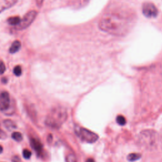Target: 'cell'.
<instances>
[{
  "label": "cell",
  "mask_w": 162,
  "mask_h": 162,
  "mask_svg": "<svg viewBox=\"0 0 162 162\" xmlns=\"http://www.w3.org/2000/svg\"><path fill=\"white\" fill-rule=\"evenodd\" d=\"M133 24V18L124 13L110 12L105 13L99 22V28L102 31L115 36L127 34Z\"/></svg>",
  "instance_id": "obj_1"
},
{
  "label": "cell",
  "mask_w": 162,
  "mask_h": 162,
  "mask_svg": "<svg viewBox=\"0 0 162 162\" xmlns=\"http://www.w3.org/2000/svg\"><path fill=\"white\" fill-rule=\"evenodd\" d=\"M68 117L66 109L64 107L57 106L50 111L46 117V126L53 129H59L65 122Z\"/></svg>",
  "instance_id": "obj_2"
},
{
  "label": "cell",
  "mask_w": 162,
  "mask_h": 162,
  "mask_svg": "<svg viewBox=\"0 0 162 162\" xmlns=\"http://www.w3.org/2000/svg\"><path fill=\"white\" fill-rule=\"evenodd\" d=\"M139 141L146 148H153L159 143V137L155 131L144 130L140 134Z\"/></svg>",
  "instance_id": "obj_3"
},
{
  "label": "cell",
  "mask_w": 162,
  "mask_h": 162,
  "mask_svg": "<svg viewBox=\"0 0 162 162\" xmlns=\"http://www.w3.org/2000/svg\"><path fill=\"white\" fill-rule=\"evenodd\" d=\"M75 133L81 140L84 142L89 143H95L98 140V136L92 131L82 128L79 126H77L75 129Z\"/></svg>",
  "instance_id": "obj_4"
},
{
  "label": "cell",
  "mask_w": 162,
  "mask_h": 162,
  "mask_svg": "<svg viewBox=\"0 0 162 162\" xmlns=\"http://www.w3.org/2000/svg\"><path fill=\"white\" fill-rule=\"evenodd\" d=\"M37 15V12L36 10H31L27 12L24 15V17L20 20L19 24L15 27H16V29L22 30L29 27L34 21Z\"/></svg>",
  "instance_id": "obj_5"
},
{
  "label": "cell",
  "mask_w": 162,
  "mask_h": 162,
  "mask_svg": "<svg viewBox=\"0 0 162 162\" xmlns=\"http://www.w3.org/2000/svg\"><path fill=\"white\" fill-rule=\"evenodd\" d=\"M143 13L146 17L153 19L157 17L158 10L156 6L151 3H145L142 8Z\"/></svg>",
  "instance_id": "obj_6"
},
{
  "label": "cell",
  "mask_w": 162,
  "mask_h": 162,
  "mask_svg": "<svg viewBox=\"0 0 162 162\" xmlns=\"http://www.w3.org/2000/svg\"><path fill=\"white\" fill-rule=\"evenodd\" d=\"M10 105V95L6 91L0 93V112H4L9 109Z\"/></svg>",
  "instance_id": "obj_7"
},
{
  "label": "cell",
  "mask_w": 162,
  "mask_h": 162,
  "mask_svg": "<svg viewBox=\"0 0 162 162\" xmlns=\"http://www.w3.org/2000/svg\"><path fill=\"white\" fill-rule=\"evenodd\" d=\"M16 2L17 0H0V13L12 7Z\"/></svg>",
  "instance_id": "obj_8"
},
{
  "label": "cell",
  "mask_w": 162,
  "mask_h": 162,
  "mask_svg": "<svg viewBox=\"0 0 162 162\" xmlns=\"http://www.w3.org/2000/svg\"><path fill=\"white\" fill-rule=\"evenodd\" d=\"M30 145H31L32 148L37 152H40L43 150V146L42 143L39 140H36V139L32 138L30 140Z\"/></svg>",
  "instance_id": "obj_9"
},
{
  "label": "cell",
  "mask_w": 162,
  "mask_h": 162,
  "mask_svg": "<svg viewBox=\"0 0 162 162\" xmlns=\"http://www.w3.org/2000/svg\"><path fill=\"white\" fill-rule=\"evenodd\" d=\"M20 48H21V43L19 41L16 40V41H13V43L12 44L10 48L9 49V52L11 54L16 53L20 50Z\"/></svg>",
  "instance_id": "obj_10"
},
{
  "label": "cell",
  "mask_w": 162,
  "mask_h": 162,
  "mask_svg": "<svg viewBox=\"0 0 162 162\" xmlns=\"http://www.w3.org/2000/svg\"><path fill=\"white\" fill-rule=\"evenodd\" d=\"M3 124H4L5 127H6V129H7L9 130H12L17 128V126L14 123V122H13L11 120H9V119L4 120Z\"/></svg>",
  "instance_id": "obj_11"
},
{
  "label": "cell",
  "mask_w": 162,
  "mask_h": 162,
  "mask_svg": "<svg viewBox=\"0 0 162 162\" xmlns=\"http://www.w3.org/2000/svg\"><path fill=\"white\" fill-rule=\"evenodd\" d=\"M20 20L21 19L19 17H10L9 19H8L7 22L11 26H17L19 24Z\"/></svg>",
  "instance_id": "obj_12"
},
{
  "label": "cell",
  "mask_w": 162,
  "mask_h": 162,
  "mask_svg": "<svg viewBox=\"0 0 162 162\" xmlns=\"http://www.w3.org/2000/svg\"><path fill=\"white\" fill-rule=\"evenodd\" d=\"M141 155L139 153H130L127 157V160L130 161H134L141 158Z\"/></svg>",
  "instance_id": "obj_13"
},
{
  "label": "cell",
  "mask_w": 162,
  "mask_h": 162,
  "mask_svg": "<svg viewBox=\"0 0 162 162\" xmlns=\"http://www.w3.org/2000/svg\"><path fill=\"white\" fill-rule=\"evenodd\" d=\"M12 137L13 138V140L17 142H20L23 140L22 134L19 132H13L12 134Z\"/></svg>",
  "instance_id": "obj_14"
},
{
  "label": "cell",
  "mask_w": 162,
  "mask_h": 162,
  "mask_svg": "<svg viewBox=\"0 0 162 162\" xmlns=\"http://www.w3.org/2000/svg\"><path fill=\"white\" fill-rule=\"evenodd\" d=\"M117 122L120 126H123L126 123V119L124 117L122 116V115H119L117 117Z\"/></svg>",
  "instance_id": "obj_15"
},
{
  "label": "cell",
  "mask_w": 162,
  "mask_h": 162,
  "mask_svg": "<svg viewBox=\"0 0 162 162\" xmlns=\"http://www.w3.org/2000/svg\"><path fill=\"white\" fill-rule=\"evenodd\" d=\"M13 74L15 75H16L17 77H19L22 74V68L20 65H17L16 67H15L13 69Z\"/></svg>",
  "instance_id": "obj_16"
},
{
  "label": "cell",
  "mask_w": 162,
  "mask_h": 162,
  "mask_svg": "<svg viewBox=\"0 0 162 162\" xmlns=\"http://www.w3.org/2000/svg\"><path fill=\"white\" fill-rule=\"evenodd\" d=\"M22 155L25 159H29L30 158V157H31L32 153L30 152V151L28 149H25V150H24V151H23Z\"/></svg>",
  "instance_id": "obj_17"
},
{
  "label": "cell",
  "mask_w": 162,
  "mask_h": 162,
  "mask_svg": "<svg viewBox=\"0 0 162 162\" xmlns=\"http://www.w3.org/2000/svg\"><path fill=\"white\" fill-rule=\"evenodd\" d=\"M66 162H78V161L74 155L69 154L66 157Z\"/></svg>",
  "instance_id": "obj_18"
},
{
  "label": "cell",
  "mask_w": 162,
  "mask_h": 162,
  "mask_svg": "<svg viewBox=\"0 0 162 162\" xmlns=\"http://www.w3.org/2000/svg\"><path fill=\"white\" fill-rule=\"evenodd\" d=\"M6 71V67L2 60H0V74H3Z\"/></svg>",
  "instance_id": "obj_19"
},
{
  "label": "cell",
  "mask_w": 162,
  "mask_h": 162,
  "mask_svg": "<svg viewBox=\"0 0 162 162\" xmlns=\"http://www.w3.org/2000/svg\"><path fill=\"white\" fill-rule=\"evenodd\" d=\"M44 0H36V5L38 6V7H41L43 3H44Z\"/></svg>",
  "instance_id": "obj_20"
},
{
  "label": "cell",
  "mask_w": 162,
  "mask_h": 162,
  "mask_svg": "<svg viewBox=\"0 0 162 162\" xmlns=\"http://www.w3.org/2000/svg\"><path fill=\"white\" fill-rule=\"evenodd\" d=\"M86 162H95V161L92 158H88Z\"/></svg>",
  "instance_id": "obj_21"
},
{
  "label": "cell",
  "mask_w": 162,
  "mask_h": 162,
  "mask_svg": "<svg viewBox=\"0 0 162 162\" xmlns=\"http://www.w3.org/2000/svg\"><path fill=\"white\" fill-rule=\"evenodd\" d=\"M3 147H2V146L1 145H0V153H2L3 152Z\"/></svg>",
  "instance_id": "obj_22"
}]
</instances>
